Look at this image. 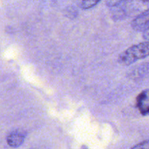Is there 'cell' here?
Instances as JSON below:
<instances>
[{"label": "cell", "mask_w": 149, "mask_h": 149, "mask_svg": "<svg viewBox=\"0 0 149 149\" xmlns=\"http://www.w3.org/2000/svg\"><path fill=\"white\" fill-rule=\"evenodd\" d=\"M149 56V41L141 42L127 49L119 55L118 61L123 65L134 63Z\"/></svg>", "instance_id": "1"}, {"label": "cell", "mask_w": 149, "mask_h": 149, "mask_svg": "<svg viewBox=\"0 0 149 149\" xmlns=\"http://www.w3.org/2000/svg\"><path fill=\"white\" fill-rule=\"evenodd\" d=\"M26 137V132L22 130H16L8 134L6 138V141L11 148H16L20 147L23 143Z\"/></svg>", "instance_id": "2"}, {"label": "cell", "mask_w": 149, "mask_h": 149, "mask_svg": "<svg viewBox=\"0 0 149 149\" xmlns=\"http://www.w3.org/2000/svg\"><path fill=\"white\" fill-rule=\"evenodd\" d=\"M132 26L138 31L145 32L149 30V9L134 19L132 22Z\"/></svg>", "instance_id": "3"}, {"label": "cell", "mask_w": 149, "mask_h": 149, "mask_svg": "<svg viewBox=\"0 0 149 149\" xmlns=\"http://www.w3.org/2000/svg\"><path fill=\"white\" fill-rule=\"evenodd\" d=\"M136 105L141 114L143 116L149 115V89L143 90L138 95Z\"/></svg>", "instance_id": "4"}, {"label": "cell", "mask_w": 149, "mask_h": 149, "mask_svg": "<svg viewBox=\"0 0 149 149\" xmlns=\"http://www.w3.org/2000/svg\"><path fill=\"white\" fill-rule=\"evenodd\" d=\"M100 1H94V0H90V1H82L81 3V7L83 10H88L92 8L96 4H98Z\"/></svg>", "instance_id": "5"}, {"label": "cell", "mask_w": 149, "mask_h": 149, "mask_svg": "<svg viewBox=\"0 0 149 149\" xmlns=\"http://www.w3.org/2000/svg\"><path fill=\"white\" fill-rule=\"evenodd\" d=\"M131 149H149V140L143 141V142L137 144Z\"/></svg>", "instance_id": "6"}, {"label": "cell", "mask_w": 149, "mask_h": 149, "mask_svg": "<svg viewBox=\"0 0 149 149\" xmlns=\"http://www.w3.org/2000/svg\"><path fill=\"white\" fill-rule=\"evenodd\" d=\"M122 2H123V1H106V4H107V5L109 6V7H117L119 4H122Z\"/></svg>", "instance_id": "7"}, {"label": "cell", "mask_w": 149, "mask_h": 149, "mask_svg": "<svg viewBox=\"0 0 149 149\" xmlns=\"http://www.w3.org/2000/svg\"><path fill=\"white\" fill-rule=\"evenodd\" d=\"M143 38L146 40L149 41V30L146 31L145 32H143Z\"/></svg>", "instance_id": "8"}]
</instances>
